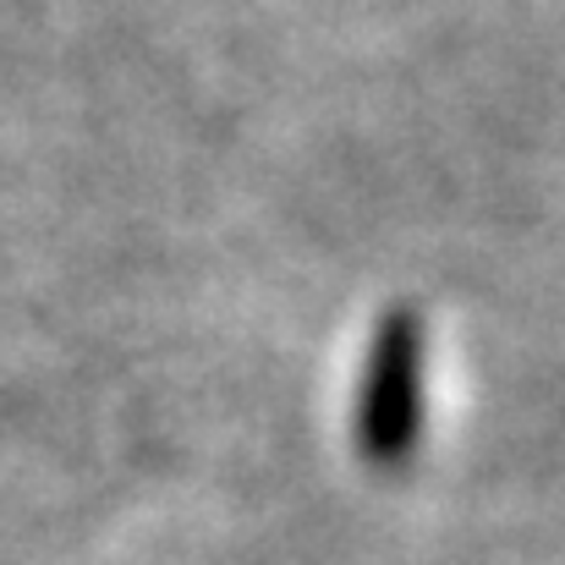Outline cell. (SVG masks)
<instances>
[{
	"label": "cell",
	"instance_id": "obj_1",
	"mask_svg": "<svg viewBox=\"0 0 565 565\" xmlns=\"http://www.w3.org/2000/svg\"><path fill=\"white\" fill-rule=\"evenodd\" d=\"M428 434V319L412 302H390L369 330L358 395H352V450L379 478H401Z\"/></svg>",
	"mask_w": 565,
	"mask_h": 565
}]
</instances>
